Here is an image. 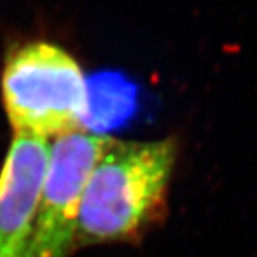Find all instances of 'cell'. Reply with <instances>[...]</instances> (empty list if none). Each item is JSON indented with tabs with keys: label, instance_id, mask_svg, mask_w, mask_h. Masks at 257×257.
<instances>
[{
	"label": "cell",
	"instance_id": "obj_2",
	"mask_svg": "<svg viewBox=\"0 0 257 257\" xmlns=\"http://www.w3.org/2000/svg\"><path fill=\"white\" fill-rule=\"evenodd\" d=\"M2 101L16 132L56 138L84 128L87 81L64 48L31 42L8 54Z\"/></svg>",
	"mask_w": 257,
	"mask_h": 257
},
{
	"label": "cell",
	"instance_id": "obj_4",
	"mask_svg": "<svg viewBox=\"0 0 257 257\" xmlns=\"http://www.w3.org/2000/svg\"><path fill=\"white\" fill-rule=\"evenodd\" d=\"M48 163L47 138L16 132L0 171V257H24Z\"/></svg>",
	"mask_w": 257,
	"mask_h": 257
},
{
	"label": "cell",
	"instance_id": "obj_3",
	"mask_svg": "<svg viewBox=\"0 0 257 257\" xmlns=\"http://www.w3.org/2000/svg\"><path fill=\"white\" fill-rule=\"evenodd\" d=\"M113 138L71 132L50 146L47 178L24 257H67L75 246L88 177Z\"/></svg>",
	"mask_w": 257,
	"mask_h": 257
},
{
	"label": "cell",
	"instance_id": "obj_5",
	"mask_svg": "<svg viewBox=\"0 0 257 257\" xmlns=\"http://www.w3.org/2000/svg\"><path fill=\"white\" fill-rule=\"evenodd\" d=\"M134 104V87L113 75L87 81V112L84 127L104 128L119 121Z\"/></svg>",
	"mask_w": 257,
	"mask_h": 257
},
{
	"label": "cell",
	"instance_id": "obj_1",
	"mask_svg": "<svg viewBox=\"0 0 257 257\" xmlns=\"http://www.w3.org/2000/svg\"><path fill=\"white\" fill-rule=\"evenodd\" d=\"M175 160L172 138L112 140L88 177L75 245L134 240L166 205Z\"/></svg>",
	"mask_w": 257,
	"mask_h": 257
}]
</instances>
